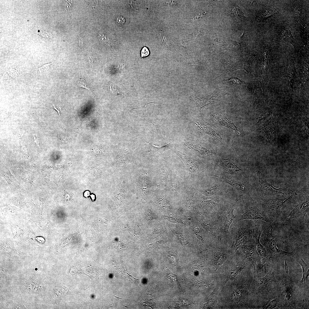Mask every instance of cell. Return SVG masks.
I'll list each match as a JSON object with an SVG mask.
<instances>
[{
	"label": "cell",
	"mask_w": 309,
	"mask_h": 309,
	"mask_svg": "<svg viewBox=\"0 0 309 309\" xmlns=\"http://www.w3.org/2000/svg\"><path fill=\"white\" fill-rule=\"evenodd\" d=\"M262 236L261 237L263 245L267 252L268 258H276L282 255L292 254L293 252H290L278 249L274 240L275 237L272 234L273 227L271 226L262 227Z\"/></svg>",
	"instance_id": "cell-1"
},
{
	"label": "cell",
	"mask_w": 309,
	"mask_h": 309,
	"mask_svg": "<svg viewBox=\"0 0 309 309\" xmlns=\"http://www.w3.org/2000/svg\"><path fill=\"white\" fill-rule=\"evenodd\" d=\"M241 247L246 258L252 263L255 271L262 269L264 266L257 251L255 240L251 239L247 241Z\"/></svg>",
	"instance_id": "cell-2"
},
{
	"label": "cell",
	"mask_w": 309,
	"mask_h": 309,
	"mask_svg": "<svg viewBox=\"0 0 309 309\" xmlns=\"http://www.w3.org/2000/svg\"><path fill=\"white\" fill-rule=\"evenodd\" d=\"M236 229L233 235L231 247L235 252L246 241L251 239L252 236L251 231L247 226H240Z\"/></svg>",
	"instance_id": "cell-3"
},
{
	"label": "cell",
	"mask_w": 309,
	"mask_h": 309,
	"mask_svg": "<svg viewBox=\"0 0 309 309\" xmlns=\"http://www.w3.org/2000/svg\"><path fill=\"white\" fill-rule=\"evenodd\" d=\"M275 281L273 273L270 271L262 278L254 277L253 282L257 293L261 295L266 294L270 290L271 285Z\"/></svg>",
	"instance_id": "cell-4"
},
{
	"label": "cell",
	"mask_w": 309,
	"mask_h": 309,
	"mask_svg": "<svg viewBox=\"0 0 309 309\" xmlns=\"http://www.w3.org/2000/svg\"><path fill=\"white\" fill-rule=\"evenodd\" d=\"M260 220L268 222L269 219L264 212L255 206L247 205L239 216V221Z\"/></svg>",
	"instance_id": "cell-5"
},
{
	"label": "cell",
	"mask_w": 309,
	"mask_h": 309,
	"mask_svg": "<svg viewBox=\"0 0 309 309\" xmlns=\"http://www.w3.org/2000/svg\"><path fill=\"white\" fill-rule=\"evenodd\" d=\"M296 194V193L288 198L282 199L278 198L267 199H262V200L264 207L267 209L275 211L277 214V217H278L282 212V209L283 206L292 198L294 195Z\"/></svg>",
	"instance_id": "cell-6"
},
{
	"label": "cell",
	"mask_w": 309,
	"mask_h": 309,
	"mask_svg": "<svg viewBox=\"0 0 309 309\" xmlns=\"http://www.w3.org/2000/svg\"><path fill=\"white\" fill-rule=\"evenodd\" d=\"M281 296L285 305L288 307L292 306L293 302V286L286 280L280 283Z\"/></svg>",
	"instance_id": "cell-7"
},
{
	"label": "cell",
	"mask_w": 309,
	"mask_h": 309,
	"mask_svg": "<svg viewBox=\"0 0 309 309\" xmlns=\"http://www.w3.org/2000/svg\"><path fill=\"white\" fill-rule=\"evenodd\" d=\"M259 184L261 189L263 191L270 195L277 196L282 197L280 194H288L287 193L282 192L280 191V189L276 188L274 187L272 184L268 182L262 176L261 173L258 172V173Z\"/></svg>",
	"instance_id": "cell-8"
},
{
	"label": "cell",
	"mask_w": 309,
	"mask_h": 309,
	"mask_svg": "<svg viewBox=\"0 0 309 309\" xmlns=\"http://www.w3.org/2000/svg\"><path fill=\"white\" fill-rule=\"evenodd\" d=\"M309 211V204L304 202L296 205L286 217L288 220L295 218H300L303 221L306 213Z\"/></svg>",
	"instance_id": "cell-9"
},
{
	"label": "cell",
	"mask_w": 309,
	"mask_h": 309,
	"mask_svg": "<svg viewBox=\"0 0 309 309\" xmlns=\"http://www.w3.org/2000/svg\"><path fill=\"white\" fill-rule=\"evenodd\" d=\"M233 209V206L231 205L220 217L223 230L225 233H227L231 225L235 219Z\"/></svg>",
	"instance_id": "cell-10"
},
{
	"label": "cell",
	"mask_w": 309,
	"mask_h": 309,
	"mask_svg": "<svg viewBox=\"0 0 309 309\" xmlns=\"http://www.w3.org/2000/svg\"><path fill=\"white\" fill-rule=\"evenodd\" d=\"M298 262L302 267L303 277L300 282L301 286H304L308 281L309 275V265L305 262L302 258L299 260Z\"/></svg>",
	"instance_id": "cell-11"
},
{
	"label": "cell",
	"mask_w": 309,
	"mask_h": 309,
	"mask_svg": "<svg viewBox=\"0 0 309 309\" xmlns=\"http://www.w3.org/2000/svg\"><path fill=\"white\" fill-rule=\"evenodd\" d=\"M226 255L224 252L220 250L216 252L214 257L216 265L219 266L222 265L226 260Z\"/></svg>",
	"instance_id": "cell-12"
},
{
	"label": "cell",
	"mask_w": 309,
	"mask_h": 309,
	"mask_svg": "<svg viewBox=\"0 0 309 309\" xmlns=\"http://www.w3.org/2000/svg\"><path fill=\"white\" fill-rule=\"evenodd\" d=\"M222 165L225 169L231 173H236L237 172L241 170L237 166L227 159H224L222 162Z\"/></svg>",
	"instance_id": "cell-13"
},
{
	"label": "cell",
	"mask_w": 309,
	"mask_h": 309,
	"mask_svg": "<svg viewBox=\"0 0 309 309\" xmlns=\"http://www.w3.org/2000/svg\"><path fill=\"white\" fill-rule=\"evenodd\" d=\"M244 265H239L234 267L229 272L227 275V280H231L234 278L239 272L244 268Z\"/></svg>",
	"instance_id": "cell-14"
},
{
	"label": "cell",
	"mask_w": 309,
	"mask_h": 309,
	"mask_svg": "<svg viewBox=\"0 0 309 309\" xmlns=\"http://www.w3.org/2000/svg\"><path fill=\"white\" fill-rule=\"evenodd\" d=\"M217 119L219 122L222 125L229 127L235 130H238L234 124L227 118L220 116H217Z\"/></svg>",
	"instance_id": "cell-15"
},
{
	"label": "cell",
	"mask_w": 309,
	"mask_h": 309,
	"mask_svg": "<svg viewBox=\"0 0 309 309\" xmlns=\"http://www.w3.org/2000/svg\"><path fill=\"white\" fill-rule=\"evenodd\" d=\"M226 83L229 85H233L234 86H243L246 83L244 82L241 80L240 79L237 78H231L224 80Z\"/></svg>",
	"instance_id": "cell-16"
},
{
	"label": "cell",
	"mask_w": 309,
	"mask_h": 309,
	"mask_svg": "<svg viewBox=\"0 0 309 309\" xmlns=\"http://www.w3.org/2000/svg\"><path fill=\"white\" fill-rule=\"evenodd\" d=\"M54 62V61L50 63L45 64L35 70H37L39 71L40 75L44 76L51 70Z\"/></svg>",
	"instance_id": "cell-17"
},
{
	"label": "cell",
	"mask_w": 309,
	"mask_h": 309,
	"mask_svg": "<svg viewBox=\"0 0 309 309\" xmlns=\"http://www.w3.org/2000/svg\"><path fill=\"white\" fill-rule=\"evenodd\" d=\"M166 274L170 281L176 285L177 287H179V284L177 276L168 270H167Z\"/></svg>",
	"instance_id": "cell-18"
},
{
	"label": "cell",
	"mask_w": 309,
	"mask_h": 309,
	"mask_svg": "<svg viewBox=\"0 0 309 309\" xmlns=\"http://www.w3.org/2000/svg\"><path fill=\"white\" fill-rule=\"evenodd\" d=\"M278 301L277 299H274L268 302L264 307L265 309L276 308L278 306Z\"/></svg>",
	"instance_id": "cell-19"
},
{
	"label": "cell",
	"mask_w": 309,
	"mask_h": 309,
	"mask_svg": "<svg viewBox=\"0 0 309 309\" xmlns=\"http://www.w3.org/2000/svg\"><path fill=\"white\" fill-rule=\"evenodd\" d=\"M240 69L244 70L247 72H248V73L250 72V69L247 66H245V64H242V63H239V64H238L237 65L235 66L232 69L226 72V73Z\"/></svg>",
	"instance_id": "cell-20"
},
{
	"label": "cell",
	"mask_w": 309,
	"mask_h": 309,
	"mask_svg": "<svg viewBox=\"0 0 309 309\" xmlns=\"http://www.w3.org/2000/svg\"><path fill=\"white\" fill-rule=\"evenodd\" d=\"M231 16L233 17H243L244 16L241 11L238 8L235 7L231 12Z\"/></svg>",
	"instance_id": "cell-21"
},
{
	"label": "cell",
	"mask_w": 309,
	"mask_h": 309,
	"mask_svg": "<svg viewBox=\"0 0 309 309\" xmlns=\"http://www.w3.org/2000/svg\"><path fill=\"white\" fill-rule=\"evenodd\" d=\"M7 73L10 76L16 78L19 76V71L17 69L13 68L8 70Z\"/></svg>",
	"instance_id": "cell-22"
},
{
	"label": "cell",
	"mask_w": 309,
	"mask_h": 309,
	"mask_svg": "<svg viewBox=\"0 0 309 309\" xmlns=\"http://www.w3.org/2000/svg\"><path fill=\"white\" fill-rule=\"evenodd\" d=\"M125 21L124 17L122 15H119L116 19V23L119 26L123 25Z\"/></svg>",
	"instance_id": "cell-23"
},
{
	"label": "cell",
	"mask_w": 309,
	"mask_h": 309,
	"mask_svg": "<svg viewBox=\"0 0 309 309\" xmlns=\"http://www.w3.org/2000/svg\"><path fill=\"white\" fill-rule=\"evenodd\" d=\"M149 54V52L148 48L145 47H143L141 51V57L143 58L147 56Z\"/></svg>",
	"instance_id": "cell-24"
},
{
	"label": "cell",
	"mask_w": 309,
	"mask_h": 309,
	"mask_svg": "<svg viewBox=\"0 0 309 309\" xmlns=\"http://www.w3.org/2000/svg\"><path fill=\"white\" fill-rule=\"evenodd\" d=\"M78 85L80 87H81L90 90L87 87L86 84L84 81V80L81 79L79 80L77 83Z\"/></svg>",
	"instance_id": "cell-25"
},
{
	"label": "cell",
	"mask_w": 309,
	"mask_h": 309,
	"mask_svg": "<svg viewBox=\"0 0 309 309\" xmlns=\"http://www.w3.org/2000/svg\"><path fill=\"white\" fill-rule=\"evenodd\" d=\"M231 41L232 43L234 45L237 47H246L247 45L246 44H244L239 43V42H237L235 41H232L231 40Z\"/></svg>",
	"instance_id": "cell-26"
},
{
	"label": "cell",
	"mask_w": 309,
	"mask_h": 309,
	"mask_svg": "<svg viewBox=\"0 0 309 309\" xmlns=\"http://www.w3.org/2000/svg\"><path fill=\"white\" fill-rule=\"evenodd\" d=\"M66 4L65 6V9L67 11L69 10L70 5L72 2V1H66Z\"/></svg>",
	"instance_id": "cell-27"
},
{
	"label": "cell",
	"mask_w": 309,
	"mask_h": 309,
	"mask_svg": "<svg viewBox=\"0 0 309 309\" xmlns=\"http://www.w3.org/2000/svg\"><path fill=\"white\" fill-rule=\"evenodd\" d=\"M285 270L286 273V274L288 276V277L290 279V277H289V276L288 275V265L287 264V262H286V260L285 261Z\"/></svg>",
	"instance_id": "cell-28"
},
{
	"label": "cell",
	"mask_w": 309,
	"mask_h": 309,
	"mask_svg": "<svg viewBox=\"0 0 309 309\" xmlns=\"http://www.w3.org/2000/svg\"><path fill=\"white\" fill-rule=\"evenodd\" d=\"M52 108L57 111L59 115L62 112L60 108L56 107L54 105H53Z\"/></svg>",
	"instance_id": "cell-29"
},
{
	"label": "cell",
	"mask_w": 309,
	"mask_h": 309,
	"mask_svg": "<svg viewBox=\"0 0 309 309\" xmlns=\"http://www.w3.org/2000/svg\"><path fill=\"white\" fill-rule=\"evenodd\" d=\"M33 136L35 142L36 143L37 145L38 146H39V141L38 138L35 134L33 135Z\"/></svg>",
	"instance_id": "cell-30"
},
{
	"label": "cell",
	"mask_w": 309,
	"mask_h": 309,
	"mask_svg": "<svg viewBox=\"0 0 309 309\" xmlns=\"http://www.w3.org/2000/svg\"><path fill=\"white\" fill-rule=\"evenodd\" d=\"M79 39V45L80 46H82L83 44V40L82 39V38L80 36Z\"/></svg>",
	"instance_id": "cell-31"
},
{
	"label": "cell",
	"mask_w": 309,
	"mask_h": 309,
	"mask_svg": "<svg viewBox=\"0 0 309 309\" xmlns=\"http://www.w3.org/2000/svg\"><path fill=\"white\" fill-rule=\"evenodd\" d=\"M89 192H88V191H86V192H85V193H84V195H86V196L87 197V196H88V195H89Z\"/></svg>",
	"instance_id": "cell-32"
}]
</instances>
